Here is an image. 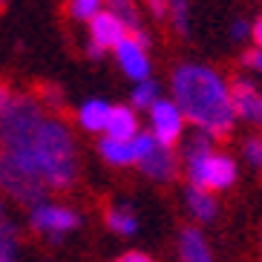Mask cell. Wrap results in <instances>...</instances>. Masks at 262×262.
<instances>
[{"instance_id":"1","label":"cell","mask_w":262,"mask_h":262,"mask_svg":"<svg viewBox=\"0 0 262 262\" xmlns=\"http://www.w3.org/2000/svg\"><path fill=\"white\" fill-rule=\"evenodd\" d=\"M173 101L182 110L185 121L210 139L231 136L236 113L231 104V86L225 78L202 63H182L173 72Z\"/></svg>"},{"instance_id":"2","label":"cell","mask_w":262,"mask_h":262,"mask_svg":"<svg viewBox=\"0 0 262 262\" xmlns=\"http://www.w3.org/2000/svg\"><path fill=\"white\" fill-rule=\"evenodd\" d=\"M35 170L52 190H70L78 179V150L61 118H47L35 139Z\"/></svg>"},{"instance_id":"3","label":"cell","mask_w":262,"mask_h":262,"mask_svg":"<svg viewBox=\"0 0 262 262\" xmlns=\"http://www.w3.org/2000/svg\"><path fill=\"white\" fill-rule=\"evenodd\" d=\"M43 121H47V116H43L38 98L15 95L9 110L0 118V153L12 156L29 170H35V139H38Z\"/></svg>"},{"instance_id":"4","label":"cell","mask_w":262,"mask_h":262,"mask_svg":"<svg viewBox=\"0 0 262 262\" xmlns=\"http://www.w3.org/2000/svg\"><path fill=\"white\" fill-rule=\"evenodd\" d=\"M185 162H187V176H190L193 187L228 190L236 182V162L231 156L213 153V139L205 136V133H196L187 141Z\"/></svg>"},{"instance_id":"5","label":"cell","mask_w":262,"mask_h":262,"mask_svg":"<svg viewBox=\"0 0 262 262\" xmlns=\"http://www.w3.org/2000/svg\"><path fill=\"white\" fill-rule=\"evenodd\" d=\"M0 190L9 193L15 202L20 205H29V208H38L47 202V182L29 170L26 164H20L17 159L0 153Z\"/></svg>"},{"instance_id":"6","label":"cell","mask_w":262,"mask_h":262,"mask_svg":"<svg viewBox=\"0 0 262 262\" xmlns=\"http://www.w3.org/2000/svg\"><path fill=\"white\" fill-rule=\"evenodd\" d=\"M182 130H185V116L176 107V101L159 98L150 107V133L156 136V141L162 147H173L182 139Z\"/></svg>"},{"instance_id":"7","label":"cell","mask_w":262,"mask_h":262,"mask_svg":"<svg viewBox=\"0 0 262 262\" xmlns=\"http://www.w3.org/2000/svg\"><path fill=\"white\" fill-rule=\"evenodd\" d=\"M29 222L35 231H43V233H52V236H61V233L72 231L81 225V216L75 213L72 208H63V205H38V208H32V216Z\"/></svg>"},{"instance_id":"8","label":"cell","mask_w":262,"mask_h":262,"mask_svg":"<svg viewBox=\"0 0 262 262\" xmlns=\"http://www.w3.org/2000/svg\"><path fill=\"white\" fill-rule=\"evenodd\" d=\"M116 58H118V67L127 78H133L136 84L141 81H150V58H147V49L141 47L139 40L127 35L116 47Z\"/></svg>"},{"instance_id":"9","label":"cell","mask_w":262,"mask_h":262,"mask_svg":"<svg viewBox=\"0 0 262 262\" xmlns=\"http://www.w3.org/2000/svg\"><path fill=\"white\" fill-rule=\"evenodd\" d=\"M231 104H233L236 118L262 127V93L251 81H245V78L233 81L231 84Z\"/></svg>"},{"instance_id":"10","label":"cell","mask_w":262,"mask_h":262,"mask_svg":"<svg viewBox=\"0 0 262 262\" xmlns=\"http://www.w3.org/2000/svg\"><path fill=\"white\" fill-rule=\"evenodd\" d=\"M127 35H130V29H127L110 9L98 12V15L90 20V43L98 47V49H116Z\"/></svg>"},{"instance_id":"11","label":"cell","mask_w":262,"mask_h":262,"mask_svg":"<svg viewBox=\"0 0 262 262\" xmlns=\"http://www.w3.org/2000/svg\"><path fill=\"white\" fill-rule=\"evenodd\" d=\"M139 167L144 170L153 182H170V179L176 176V153H173V147L156 144V150L147 156Z\"/></svg>"},{"instance_id":"12","label":"cell","mask_w":262,"mask_h":262,"mask_svg":"<svg viewBox=\"0 0 262 262\" xmlns=\"http://www.w3.org/2000/svg\"><path fill=\"white\" fill-rule=\"evenodd\" d=\"M139 116L133 107H113L110 113V121H107V139H116V141H133L139 136Z\"/></svg>"},{"instance_id":"13","label":"cell","mask_w":262,"mask_h":262,"mask_svg":"<svg viewBox=\"0 0 262 262\" xmlns=\"http://www.w3.org/2000/svg\"><path fill=\"white\" fill-rule=\"evenodd\" d=\"M110 113H113L110 101H104V98H90V101H84V104L78 107V124H81L84 130H90V133H101V130L107 133Z\"/></svg>"},{"instance_id":"14","label":"cell","mask_w":262,"mask_h":262,"mask_svg":"<svg viewBox=\"0 0 262 262\" xmlns=\"http://www.w3.org/2000/svg\"><path fill=\"white\" fill-rule=\"evenodd\" d=\"M179 254H182V262H213L208 242H205L202 231H196V228H185L182 231V236H179Z\"/></svg>"},{"instance_id":"15","label":"cell","mask_w":262,"mask_h":262,"mask_svg":"<svg viewBox=\"0 0 262 262\" xmlns=\"http://www.w3.org/2000/svg\"><path fill=\"white\" fill-rule=\"evenodd\" d=\"M185 202H187V208H190V213L199 219V222H213L216 213H219V205H216L213 199V193L205 190V187H187L185 193Z\"/></svg>"},{"instance_id":"16","label":"cell","mask_w":262,"mask_h":262,"mask_svg":"<svg viewBox=\"0 0 262 262\" xmlns=\"http://www.w3.org/2000/svg\"><path fill=\"white\" fill-rule=\"evenodd\" d=\"M98 150H101V156H104V159H107L110 164H118V167H124V164H139V159H136V147H133V141L101 139Z\"/></svg>"},{"instance_id":"17","label":"cell","mask_w":262,"mask_h":262,"mask_svg":"<svg viewBox=\"0 0 262 262\" xmlns=\"http://www.w3.org/2000/svg\"><path fill=\"white\" fill-rule=\"evenodd\" d=\"M107 225H110V231L118 233V236H133V233L139 231V219H136L133 208H127V205L110 210V213H107Z\"/></svg>"},{"instance_id":"18","label":"cell","mask_w":262,"mask_h":262,"mask_svg":"<svg viewBox=\"0 0 262 262\" xmlns=\"http://www.w3.org/2000/svg\"><path fill=\"white\" fill-rule=\"evenodd\" d=\"M107 6H110V12L130 29V35L141 29L139 26V12H136V3H133V0H107Z\"/></svg>"},{"instance_id":"19","label":"cell","mask_w":262,"mask_h":262,"mask_svg":"<svg viewBox=\"0 0 262 262\" xmlns=\"http://www.w3.org/2000/svg\"><path fill=\"white\" fill-rule=\"evenodd\" d=\"M0 262H17V231L15 225H0Z\"/></svg>"},{"instance_id":"20","label":"cell","mask_w":262,"mask_h":262,"mask_svg":"<svg viewBox=\"0 0 262 262\" xmlns=\"http://www.w3.org/2000/svg\"><path fill=\"white\" fill-rule=\"evenodd\" d=\"M167 15H170V20H173L179 35L187 38L190 35V6H187V0H170Z\"/></svg>"},{"instance_id":"21","label":"cell","mask_w":262,"mask_h":262,"mask_svg":"<svg viewBox=\"0 0 262 262\" xmlns=\"http://www.w3.org/2000/svg\"><path fill=\"white\" fill-rule=\"evenodd\" d=\"M156 101H159V86H156V81H141V84H136V90H133V107L150 110Z\"/></svg>"},{"instance_id":"22","label":"cell","mask_w":262,"mask_h":262,"mask_svg":"<svg viewBox=\"0 0 262 262\" xmlns=\"http://www.w3.org/2000/svg\"><path fill=\"white\" fill-rule=\"evenodd\" d=\"M101 3H104V0H72L70 3L72 17H75V20H93L98 12H104Z\"/></svg>"},{"instance_id":"23","label":"cell","mask_w":262,"mask_h":262,"mask_svg":"<svg viewBox=\"0 0 262 262\" xmlns=\"http://www.w3.org/2000/svg\"><path fill=\"white\" fill-rule=\"evenodd\" d=\"M245 159H248V164L262 167V139H248L245 141Z\"/></svg>"},{"instance_id":"24","label":"cell","mask_w":262,"mask_h":262,"mask_svg":"<svg viewBox=\"0 0 262 262\" xmlns=\"http://www.w3.org/2000/svg\"><path fill=\"white\" fill-rule=\"evenodd\" d=\"M12 98H15V95H12V90H9V84H3V81H0V118H3V113L9 110Z\"/></svg>"},{"instance_id":"25","label":"cell","mask_w":262,"mask_h":262,"mask_svg":"<svg viewBox=\"0 0 262 262\" xmlns=\"http://www.w3.org/2000/svg\"><path fill=\"white\" fill-rule=\"evenodd\" d=\"M116 262H153V256L141 254V251H127V254H121Z\"/></svg>"},{"instance_id":"26","label":"cell","mask_w":262,"mask_h":262,"mask_svg":"<svg viewBox=\"0 0 262 262\" xmlns=\"http://www.w3.org/2000/svg\"><path fill=\"white\" fill-rule=\"evenodd\" d=\"M147 6H150V12H153L156 17H164V15H167L170 0H147Z\"/></svg>"},{"instance_id":"27","label":"cell","mask_w":262,"mask_h":262,"mask_svg":"<svg viewBox=\"0 0 262 262\" xmlns=\"http://www.w3.org/2000/svg\"><path fill=\"white\" fill-rule=\"evenodd\" d=\"M231 35H233L236 40H245L248 35H251V29H248V24H245V20H236V24L231 26Z\"/></svg>"},{"instance_id":"28","label":"cell","mask_w":262,"mask_h":262,"mask_svg":"<svg viewBox=\"0 0 262 262\" xmlns=\"http://www.w3.org/2000/svg\"><path fill=\"white\" fill-rule=\"evenodd\" d=\"M245 61L254 67L256 72H262V49H256V52H251V55H245Z\"/></svg>"},{"instance_id":"29","label":"cell","mask_w":262,"mask_h":262,"mask_svg":"<svg viewBox=\"0 0 262 262\" xmlns=\"http://www.w3.org/2000/svg\"><path fill=\"white\" fill-rule=\"evenodd\" d=\"M251 35H254V40H256V49H262V17L251 26Z\"/></svg>"},{"instance_id":"30","label":"cell","mask_w":262,"mask_h":262,"mask_svg":"<svg viewBox=\"0 0 262 262\" xmlns=\"http://www.w3.org/2000/svg\"><path fill=\"white\" fill-rule=\"evenodd\" d=\"M47 95H49V104H61V90H55V86H49V90H47Z\"/></svg>"},{"instance_id":"31","label":"cell","mask_w":262,"mask_h":262,"mask_svg":"<svg viewBox=\"0 0 262 262\" xmlns=\"http://www.w3.org/2000/svg\"><path fill=\"white\" fill-rule=\"evenodd\" d=\"M6 222V219H3V202H0V225Z\"/></svg>"},{"instance_id":"32","label":"cell","mask_w":262,"mask_h":262,"mask_svg":"<svg viewBox=\"0 0 262 262\" xmlns=\"http://www.w3.org/2000/svg\"><path fill=\"white\" fill-rule=\"evenodd\" d=\"M0 6H6V0H0Z\"/></svg>"}]
</instances>
